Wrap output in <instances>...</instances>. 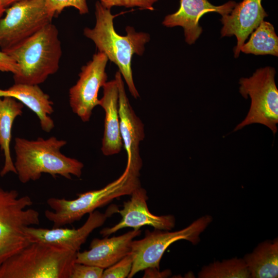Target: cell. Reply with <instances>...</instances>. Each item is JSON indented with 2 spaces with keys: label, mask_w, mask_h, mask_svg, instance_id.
I'll use <instances>...</instances> for the list:
<instances>
[{
  "label": "cell",
  "mask_w": 278,
  "mask_h": 278,
  "mask_svg": "<svg viewBox=\"0 0 278 278\" xmlns=\"http://www.w3.org/2000/svg\"><path fill=\"white\" fill-rule=\"evenodd\" d=\"M96 22L92 28L85 27L83 34L95 44L99 52L104 53L118 67L131 95L135 99L140 97L134 83L131 67L133 55L142 56L145 46L150 40L149 34L136 32L130 26L126 28V36H121L115 30L111 9L103 6L99 1L95 5Z\"/></svg>",
  "instance_id": "obj_1"
},
{
  "label": "cell",
  "mask_w": 278,
  "mask_h": 278,
  "mask_svg": "<svg viewBox=\"0 0 278 278\" xmlns=\"http://www.w3.org/2000/svg\"><path fill=\"white\" fill-rule=\"evenodd\" d=\"M66 144V141L55 136L32 140L16 137L14 165L20 181L26 183L36 181L42 173L49 174L55 178L60 176L71 180L72 175L80 178L84 165L61 152Z\"/></svg>",
  "instance_id": "obj_2"
},
{
  "label": "cell",
  "mask_w": 278,
  "mask_h": 278,
  "mask_svg": "<svg viewBox=\"0 0 278 278\" xmlns=\"http://www.w3.org/2000/svg\"><path fill=\"white\" fill-rule=\"evenodd\" d=\"M4 52L17 64L15 83L39 85L59 68L62 47L58 30L51 22Z\"/></svg>",
  "instance_id": "obj_3"
},
{
  "label": "cell",
  "mask_w": 278,
  "mask_h": 278,
  "mask_svg": "<svg viewBox=\"0 0 278 278\" xmlns=\"http://www.w3.org/2000/svg\"><path fill=\"white\" fill-rule=\"evenodd\" d=\"M77 252L32 242L0 265V278H70Z\"/></svg>",
  "instance_id": "obj_4"
},
{
  "label": "cell",
  "mask_w": 278,
  "mask_h": 278,
  "mask_svg": "<svg viewBox=\"0 0 278 278\" xmlns=\"http://www.w3.org/2000/svg\"><path fill=\"white\" fill-rule=\"evenodd\" d=\"M140 176V171L126 166L118 178L101 189L78 194L77 198L71 200L49 198L47 204L53 211L46 210L45 216L53 223V228L71 224L114 199L131 195L136 188L141 186Z\"/></svg>",
  "instance_id": "obj_5"
},
{
  "label": "cell",
  "mask_w": 278,
  "mask_h": 278,
  "mask_svg": "<svg viewBox=\"0 0 278 278\" xmlns=\"http://www.w3.org/2000/svg\"><path fill=\"white\" fill-rule=\"evenodd\" d=\"M32 204L29 196L0 187V265L30 243L25 229L40 224L39 213L27 208Z\"/></svg>",
  "instance_id": "obj_6"
},
{
  "label": "cell",
  "mask_w": 278,
  "mask_h": 278,
  "mask_svg": "<svg viewBox=\"0 0 278 278\" xmlns=\"http://www.w3.org/2000/svg\"><path fill=\"white\" fill-rule=\"evenodd\" d=\"M274 68H259L248 78H241L239 91L245 98L249 97L251 105L245 119L234 131L253 124L265 125L274 135L278 123V90L275 82Z\"/></svg>",
  "instance_id": "obj_7"
},
{
  "label": "cell",
  "mask_w": 278,
  "mask_h": 278,
  "mask_svg": "<svg viewBox=\"0 0 278 278\" xmlns=\"http://www.w3.org/2000/svg\"><path fill=\"white\" fill-rule=\"evenodd\" d=\"M213 220L210 215L197 219L186 228L176 231L154 229L147 230L145 236L140 240H133L131 253L133 264L128 278L148 268L160 269L161 259L169 246L180 240H186L193 245L198 244L201 234Z\"/></svg>",
  "instance_id": "obj_8"
},
{
  "label": "cell",
  "mask_w": 278,
  "mask_h": 278,
  "mask_svg": "<svg viewBox=\"0 0 278 278\" xmlns=\"http://www.w3.org/2000/svg\"><path fill=\"white\" fill-rule=\"evenodd\" d=\"M0 19V48L6 50L19 45L52 22L44 0H24L5 9Z\"/></svg>",
  "instance_id": "obj_9"
},
{
  "label": "cell",
  "mask_w": 278,
  "mask_h": 278,
  "mask_svg": "<svg viewBox=\"0 0 278 278\" xmlns=\"http://www.w3.org/2000/svg\"><path fill=\"white\" fill-rule=\"evenodd\" d=\"M108 61L104 53L98 51L95 54L81 67L78 80L69 90L70 107L84 123L90 120L93 109L99 106V90L107 81L106 68Z\"/></svg>",
  "instance_id": "obj_10"
},
{
  "label": "cell",
  "mask_w": 278,
  "mask_h": 278,
  "mask_svg": "<svg viewBox=\"0 0 278 278\" xmlns=\"http://www.w3.org/2000/svg\"><path fill=\"white\" fill-rule=\"evenodd\" d=\"M148 198L144 188L141 186L136 188L131 194V199L124 202L122 209H115L121 215V220L112 227L102 229L100 233L107 237L121 229H140L145 225L154 229L172 230L175 225V217L172 215L157 216L150 213L147 203Z\"/></svg>",
  "instance_id": "obj_11"
},
{
  "label": "cell",
  "mask_w": 278,
  "mask_h": 278,
  "mask_svg": "<svg viewBox=\"0 0 278 278\" xmlns=\"http://www.w3.org/2000/svg\"><path fill=\"white\" fill-rule=\"evenodd\" d=\"M111 210L105 213L96 210L90 213L85 223L77 229L60 227L47 229L30 226L26 227L25 232L30 242L57 246L78 252L90 234L105 223L112 214Z\"/></svg>",
  "instance_id": "obj_12"
},
{
  "label": "cell",
  "mask_w": 278,
  "mask_h": 278,
  "mask_svg": "<svg viewBox=\"0 0 278 278\" xmlns=\"http://www.w3.org/2000/svg\"><path fill=\"white\" fill-rule=\"evenodd\" d=\"M115 79L119 94L120 132L127 155L126 166L140 171L143 162L140 155V145L145 137L144 126L130 103L123 78L119 71L116 73Z\"/></svg>",
  "instance_id": "obj_13"
},
{
  "label": "cell",
  "mask_w": 278,
  "mask_h": 278,
  "mask_svg": "<svg viewBox=\"0 0 278 278\" xmlns=\"http://www.w3.org/2000/svg\"><path fill=\"white\" fill-rule=\"evenodd\" d=\"M236 4L233 1L215 6L207 0H180L178 10L167 15L162 24L166 27H182L186 42L191 45L195 43L202 32L199 23L204 14L215 12L222 16L225 15L231 12Z\"/></svg>",
  "instance_id": "obj_14"
},
{
  "label": "cell",
  "mask_w": 278,
  "mask_h": 278,
  "mask_svg": "<svg viewBox=\"0 0 278 278\" xmlns=\"http://www.w3.org/2000/svg\"><path fill=\"white\" fill-rule=\"evenodd\" d=\"M267 16L262 0H243L236 3L229 14L222 16L221 37H236L235 58L239 56L240 48L249 36Z\"/></svg>",
  "instance_id": "obj_15"
},
{
  "label": "cell",
  "mask_w": 278,
  "mask_h": 278,
  "mask_svg": "<svg viewBox=\"0 0 278 278\" xmlns=\"http://www.w3.org/2000/svg\"><path fill=\"white\" fill-rule=\"evenodd\" d=\"M141 233L140 229H133L118 236L94 238L91 242L90 250L77 252L75 263L105 269L131 252L133 239Z\"/></svg>",
  "instance_id": "obj_16"
},
{
  "label": "cell",
  "mask_w": 278,
  "mask_h": 278,
  "mask_svg": "<svg viewBox=\"0 0 278 278\" xmlns=\"http://www.w3.org/2000/svg\"><path fill=\"white\" fill-rule=\"evenodd\" d=\"M103 96L99 106L105 113L101 150L105 156L119 153L123 146L120 132L119 94L115 79L103 85Z\"/></svg>",
  "instance_id": "obj_17"
},
{
  "label": "cell",
  "mask_w": 278,
  "mask_h": 278,
  "mask_svg": "<svg viewBox=\"0 0 278 278\" xmlns=\"http://www.w3.org/2000/svg\"><path fill=\"white\" fill-rule=\"evenodd\" d=\"M11 97L27 107L38 116L43 131L50 132L55 124L50 115L54 112L53 102L39 85L14 83L7 89H0V97Z\"/></svg>",
  "instance_id": "obj_18"
},
{
  "label": "cell",
  "mask_w": 278,
  "mask_h": 278,
  "mask_svg": "<svg viewBox=\"0 0 278 278\" xmlns=\"http://www.w3.org/2000/svg\"><path fill=\"white\" fill-rule=\"evenodd\" d=\"M251 278L278 277V239L259 243L242 258Z\"/></svg>",
  "instance_id": "obj_19"
},
{
  "label": "cell",
  "mask_w": 278,
  "mask_h": 278,
  "mask_svg": "<svg viewBox=\"0 0 278 278\" xmlns=\"http://www.w3.org/2000/svg\"><path fill=\"white\" fill-rule=\"evenodd\" d=\"M24 105L11 97H0V140L4 155V164L0 171L3 177L9 172L16 174L10 152L11 132L15 118L23 113Z\"/></svg>",
  "instance_id": "obj_20"
},
{
  "label": "cell",
  "mask_w": 278,
  "mask_h": 278,
  "mask_svg": "<svg viewBox=\"0 0 278 278\" xmlns=\"http://www.w3.org/2000/svg\"><path fill=\"white\" fill-rule=\"evenodd\" d=\"M251 34L240 51L255 55L278 56V37L272 24L263 20Z\"/></svg>",
  "instance_id": "obj_21"
},
{
  "label": "cell",
  "mask_w": 278,
  "mask_h": 278,
  "mask_svg": "<svg viewBox=\"0 0 278 278\" xmlns=\"http://www.w3.org/2000/svg\"><path fill=\"white\" fill-rule=\"evenodd\" d=\"M199 278H251L243 258L233 257L214 261L203 266Z\"/></svg>",
  "instance_id": "obj_22"
},
{
  "label": "cell",
  "mask_w": 278,
  "mask_h": 278,
  "mask_svg": "<svg viewBox=\"0 0 278 278\" xmlns=\"http://www.w3.org/2000/svg\"><path fill=\"white\" fill-rule=\"evenodd\" d=\"M49 14L53 17L67 7H74L80 14L89 12L86 0H44Z\"/></svg>",
  "instance_id": "obj_23"
},
{
  "label": "cell",
  "mask_w": 278,
  "mask_h": 278,
  "mask_svg": "<svg viewBox=\"0 0 278 278\" xmlns=\"http://www.w3.org/2000/svg\"><path fill=\"white\" fill-rule=\"evenodd\" d=\"M133 258L131 252L119 261L105 269L101 278L128 277L132 269Z\"/></svg>",
  "instance_id": "obj_24"
},
{
  "label": "cell",
  "mask_w": 278,
  "mask_h": 278,
  "mask_svg": "<svg viewBox=\"0 0 278 278\" xmlns=\"http://www.w3.org/2000/svg\"><path fill=\"white\" fill-rule=\"evenodd\" d=\"M159 0H98L107 8L111 9L115 6H122L126 8L137 7L140 9L153 11V5Z\"/></svg>",
  "instance_id": "obj_25"
},
{
  "label": "cell",
  "mask_w": 278,
  "mask_h": 278,
  "mask_svg": "<svg viewBox=\"0 0 278 278\" xmlns=\"http://www.w3.org/2000/svg\"><path fill=\"white\" fill-rule=\"evenodd\" d=\"M103 270L96 266L75 263L70 278H101Z\"/></svg>",
  "instance_id": "obj_26"
},
{
  "label": "cell",
  "mask_w": 278,
  "mask_h": 278,
  "mask_svg": "<svg viewBox=\"0 0 278 278\" xmlns=\"http://www.w3.org/2000/svg\"><path fill=\"white\" fill-rule=\"evenodd\" d=\"M18 71L15 61L6 53L0 50V72H10L13 74Z\"/></svg>",
  "instance_id": "obj_27"
},
{
  "label": "cell",
  "mask_w": 278,
  "mask_h": 278,
  "mask_svg": "<svg viewBox=\"0 0 278 278\" xmlns=\"http://www.w3.org/2000/svg\"><path fill=\"white\" fill-rule=\"evenodd\" d=\"M144 277H167L171 275V271L169 269L160 271L156 268H148L145 269Z\"/></svg>",
  "instance_id": "obj_28"
},
{
  "label": "cell",
  "mask_w": 278,
  "mask_h": 278,
  "mask_svg": "<svg viewBox=\"0 0 278 278\" xmlns=\"http://www.w3.org/2000/svg\"><path fill=\"white\" fill-rule=\"evenodd\" d=\"M24 0H1L2 3L5 8L11 6L12 5Z\"/></svg>",
  "instance_id": "obj_29"
},
{
  "label": "cell",
  "mask_w": 278,
  "mask_h": 278,
  "mask_svg": "<svg viewBox=\"0 0 278 278\" xmlns=\"http://www.w3.org/2000/svg\"><path fill=\"white\" fill-rule=\"evenodd\" d=\"M6 8L3 6L1 0H0V19L3 16Z\"/></svg>",
  "instance_id": "obj_30"
},
{
  "label": "cell",
  "mask_w": 278,
  "mask_h": 278,
  "mask_svg": "<svg viewBox=\"0 0 278 278\" xmlns=\"http://www.w3.org/2000/svg\"><path fill=\"white\" fill-rule=\"evenodd\" d=\"M0 145H1V140H0Z\"/></svg>",
  "instance_id": "obj_31"
}]
</instances>
